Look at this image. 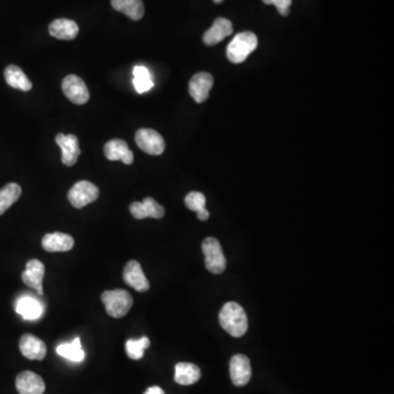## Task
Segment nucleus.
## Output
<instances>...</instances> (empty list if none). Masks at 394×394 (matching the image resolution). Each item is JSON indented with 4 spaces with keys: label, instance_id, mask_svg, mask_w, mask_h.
Masks as SVG:
<instances>
[{
    "label": "nucleus",
    "instance_id": "nucleus-16",
    "mask_svg": "<svg viewBox=\"0 0 394 394\" xmlns=\"http://www.w3.org/2000/svg\"><path fill=\"white\" fill-rule=\"evenodd\" d=\"M233 27L228 19L217 18L210 29L205 32L203 41L206 46H216L218 43L225 40L226 37L233 35Z\"/></svg>",
    "mask_w": 394,
    "mask_h": 394
},
{
    "label": "nucleus",
    "instance_id": "nucleus-20",
    "mask_svg": "<svg viewBox=\"0 0 394 394\" xmlns=\"http://www.w3.org/2000/svg\"><path fill=\"white\" fill-rule=\"evenodd\" d=\"M17 313L24 320H37L42 315L43 307L39 300L32 296H22L16 302Z\"/></svg>",
    "mask_w": 394,
    "mask_h": 394
},
{
    "label": "nucleus",
    "instance_id": "nucleus-24",
    "mask_svg": "<svg viewBox=\"0 0 394 394\" xmlns=\"http://www.w3.org/2000/svg\"><path fill=\"white\" fill-rule=\"evenodd\" d=\"M56 352L61 357L74 362V363H81L85 359V352L82 349L81 341L79 337H76L74 341L70 343H65L61 344L56 348Z\"/></svg>",
    "mask_w": 394,
    "mask_h": 394
},
{
    "label": "nucleus",
    "instance_id": "nucleus-12",
    "mask_svg": "<svg viewBox=\"0 0 394 394\" xmlns=\"http://www.w3.org/2000/svg\"><path fill=\"white\" fill-rule=\"evenodd\" d=\"M214 85V78L208 72H199L194 75L188 85V90L192 98L197 104H203L208 99L209 91Z\"/></svg>",
    "mask_w": 394,
    "mask_h": 394
},
{
    "label": "nucleus",
    "instance_id": "nucleus-6",
    "mask_svg": "<svg viewBox=\"0 0 394 394\" xmlns=\"http://www.w3.org/2000/svg\"><path fill=\"white\" fill-rule=\"evenodd\" d=\"M138 148L151 156H159L164 154L166 148L164 137L158 132L150 128H141L135 135Z\"/></svg>",
    "mask_w": 394,
    "mask_h": 394
},
{
    "label": "nucleus",
    "instance_id": "nucleus-17",
    "mask_svg": "<svg viewBox=\"0 0 394 394\" xmlns=\"http://www.w3.org/2000/svg\"><path fill=\"white\" fill-rule=\"evenodd\" d=\"M104 155L111 161L121 160L125 164H132L134 162V154L128 148L126 141L122 139L108 141L104 146Z\"/></svg>",
    "mask_w": 394,
    "mask_h": 394
},
{
    "label": "nucleus",
    "instance_id": "nucleus-21",
    "mask_svg": "<svg viewBox=\"0 0 394 394\" xmlns=\"http://www.w3.org/2000/svg\"><path fill=\"white\" fill-rule=\"evenodd\" d=\"M201 369L194 364L179 363L175 365V381L181 386H190L201 379Z\"/></svg>",
    "mask_w": 394,
    "mask_h": 394
},
{
    "label": "nucleus",
    "instance_id": "nucleus-29",
    "mask_svg": "<svg viewBox=\"0 0 394 394\" xmlns=\"http://www.w3.org/2000/svg\"><path fill=\"white\" fill-rule=\"evenodd\" d=\"M265 5H274L277 8L278 12L282 16L286 17L289 14V8H290L291 0H263Z\"/></svg>",
    "mask_w": 394,
    "mask_h": 394
},
{
    "label": "nucleus",
    "instance_id": "nucleus-5",
    "mask_svg": "<svg viewBox=\"0 0 394 394\" xmlns=\"http://www.w3.org/2000/svg\"><path fill=\"white\" fill-rule=\"evenodd\" d=\"M100 190L89 181H79L68 192V201L75 208H83L98 199Z\"/></svg>",
    "mask_w": 394,
    "mask_h": 394
},
{
    "label": "nucleus",
    "instance_id": "nucleus-9",
    "mask_svg": "<svg viewBox=\"0 0 394 394\" xmlns=\"http://www.w3.org/2000/svg\"><path fill=\"white\" fill-rule=\"evenodd\" d=\"M123 279L127 285L137 290L138 293H146L150 287V284L146 277L141 265L134 259L125 265Z\"/></svg>",
    "mask_w": 394,
    "mask_h": 394
},
{
    "label": "nucleus",
    "instance_id": "nucleus-26",
    "mask_svg": "<svg viewBox=\"0 0 394 394\" xmlns=\"http://www.w3.org/2000/svg\"><path fill=\"white\" fill-rule=\"evenodd\" d=\"M134 79L132 85L138 93H145L154 87V81L151 79V75L145 66H135L132 70Z\"/></svg>",
    "mask_w": 394,
    "mask_h": 394
},
{
    "label": "nucleus",
    "instance_id": "nucleus-19",
    "mask_svg": "<svg viewBox=\"0 0 394 394\" xmlns=\"http://www.w3.org/2000/svg\"><path fill=\"white\" fill-rule=\"evenodd\" d=\"M48 32L52 37L59 40H74L79 33V28L76 22L69 19H57L48 27Z\"/></svg>",
    "mask_w": 394,
    "mask_h": 394
},
{
    "label": "nucleus",
    "instance_id": "nucleus-14",
    "mask_svg": "<svg viewBox=\"0 0 394 394\" xmlns=\"http://www.w3.org/2000/svg\"><path fill=\"white\" fill-rule=\"evenodd\" d=\"M46 266L39 259H31L27 263L26 270L22 273V282L30 288L35 289L37 294L43 296V277Z\"/></svg>",
    "mask_w": 394,
    "mask_h": 394
},
{
    "label": "nucleus",
    "instance_id": "nucleus-13",
    "mask_svg": "<svg viewBox=\"0 0 394 394\" xmlns=\"http://www.w3.org/2000/svg\"><path fill=\"white\" fill-rule=\"evenodd\" d=\"M130 212L136 219L147 217L160 219L164 216V207L159 205L152 197H146L143 201H134L130 206Z\"/></svg>",
    "mask_w": 394,
    "mask_h": 394
},
{
    "label": "nucleus",
    "instance_id": "nucleus-31",
    "mask_svg": "<svg viewBox=\"0 0 394 394\" xmlns=\"http://www.w3.org/2000/svg\"><path fill=\"white\" fill-rule=\"evenodd\" d=\"M197 218H199V220H201V221H205V220L208 219L209 218L208 210H207V209H204L203 212L199 213V214H197Z\"/></svg>",
    "mask_w": 394,
    "mask_h": 394
},
{
    "label": "nucleus",
    "instance_id": "nucleus-3",
    "mask_svg": "<svg viewBox=\"0 0 394 394\" xmlns=\"http://www.w3.org/2000/svg\"><path fill=\"white\" fill-rule=\"evenodd\" d=\"M101 300L104 302L108 315L115 319L124 317L132 307V296L124 289L104 291L101 295Z\"/></svg>",
    "mask_w": 394,
    "mask_h": 394
},
{
    "label": "nucleus",
    "instance_id": "nucleus-8",
    "mask_svg": "<svg viewBox=\"0 0 394 394\" xmlns=\"http://www.w3.org/2000/svg\"><path fill=\"white\" fill-rule=\"evenodd\" d=\"M55 141L61 149V162L67 167H72L77 164L81 152L78 138L75 135H63L61 132L56 136Z\"/></svg>",
    "mask_w": 394,
    "mask_h": 394
},
{
    "label": "nucleus",
    "instance_id": "nucleus-2",
    "mask_svg": "<svg viewBox=\"0 0 394 394\" xmlns=\"http://www.w3.org/2000/svg\"><path fill=\"white\" fill-rule=\"evenodd\" d=\"M259 41L253 32H242L233 37L227 48V57L231 63H244L248 56L257 48Z\"/></svg>",
    "mask_w": 394,
    "mask_h": 394
},
{
    "label": "nucleus",
    "instance_id": "nucleus-25",
    "mask_svg": "<svg viewBox=\"0 0 394 394\" xmlns=\"http://www.w3.org/2000/svg\"><path fill=\"white\" fill-rule=\"evenodd\" d=\"M21 186L17 183H9L0 188V216L5 214L21 196Z\"/></svg>",
    "mask_w": 394,
    "mask_h": 394
},
{
    "label": "nucleus",
    "instance_id": "nucleus-23",
    "mask_svg": "<svg viewBox=\"0 0 394 394\" xmlns=\"http://www.w3.org/2000/svg\"><path fill=\"white\" fill-rule=\"evenodd\" d=\"M112 7L132 20H141L145 14L141 0H111Z\"/></svg>",
    "mask_w": 394,
    "mask_h": 394
},
{
    "label": "nucleus",
    "instance_id": "nucleus-7",
    "mask_svg": "<svg viewBox=\"0 0 394 394\" xmlns=\"http://www.w3.org/2000/svg\"><path fill=\"white\" fill-rule=\"evenodd\" d=\"M61 89L72 104L82 106V104H87L90 99V93L88 90L85 81L76 75H68L63 78L61 82Z\"/></svg>",
    "mask_w": 394,
    "mask_h": 394
},
{
    "label": "nucleus",
    "instance_id": "nucleus-22",
    "mask_svg": "<svg viewBox=\"0 0 394 394\" xmlns=\"http://www.w3.org/2000/svg\"><path fill=\"white\" fill-rule=\"evenodd\" d=\"M3 75H5L6 82L11 88L22 91L31 90L32 82L30 81L27 75L24 74L23 70L20 67L16 66V65H9L5 69Z\"/></svg>",
    "mask_w": 394,
    "mask_h": 394
},
{
    "label": "nucleus",
    "instance_id": "nucleus-27",
    "mask_svg": "<svg viewBox=\"0 0 394 394\" xmlns=\"http://www.w3.org/2000/svg\"><path fill=\"white\" fill-rule=\"evenodd\" d=\"M149 345H150V341L147 336H143L139 339H128L125 344L127 356L130 359H141L145 354V349L148 348Z\"/></svg>",
    "mask_w": 394,
    "mask_h": 394
},
{
    "label": "nucleus",
    "instance_id": "nucleus-1",
    "mask_svg": "<svg viewBox=\"0 0 394 394\" xmlns=\"http://www.w3.org/2000/svg\"><path fill=\"white\" fill-rule=\"evenodd\" d=\"M221 328L233 337H241L248 330V317L246 311L237 302H227L219 313Z\"/></svg>",
    "mask_w": 394,
    "mask_h": 394
},
{
    "label": "nucleus",
    "instance_id": "nucleus-15",
    "mask_svg": "<svg viewBox=\"0 0 394 394\" xmlns=\"http://www.w3.org/2000/svg\"><path fill=\"white\" fill-rule=\"evenodd\" d=\"M16 386L20 394H43L46 391V384L42 377L32 371L19 373Z\"/></svg>",
    "mask_w": 394,
    "mask_h": 394
},
{
    "label": "nucleus",
    "instance_id": "nucleus-18",
    "mask_svg": "<svg viewBox=\"0 0 394 394\" xmlns=\"http://www.w3.org/2000/svg\"><path fill=\"white\" fill-rule=\"evenodd\" d=\"M75 246V240L72 236L63 233H48L42 239L43 249L50 253L55 252H67Z\"/></svg>",
    "mask_w": 394,
    "mask_h": 394
},
{
    "label": "nucleus",
    "instance_id": "nucleus-10",
    "mask_svg": "<svg viewBox=\"0 0 394 394\" xmlns=\"http://www.w3.org/2000/svg\"><path fill=\"white\" fill-rule=\"evenodd\" d=\"M230 378L237 386H246L252 376L251 364L246 355L237 354L230 359Z\"/></svg>",
    "mask_w": 394,
    "mask_h": 394
},
{
    "label": "nucleus",
    "instance_id": "nucleus-30",
    "mask_svg": "<svg viewBox=\"0 0 394 394\" xmlns=\"http://www.w3.org/2000/svg\"><path fill=\"white\" fill-rule=\"evenodd\" d=\"M144 394H164V392L160 386H150Z\"/></svg>",
    "mask_w": 394,
    "mask_h": 394
},
{
    "label": "nucleus",
    "instance_id": "nucleus-28",
    "mask_svg": "<svg viewBox=\"0 0 394 394\" xmlns=\"http://www.w3.org/2000/svg\"><path fill=\"white\" fill-rule=\"evenodd\" d=\"M186 207L192 212H196V214L203 212L206 209V197L204 194L201 192H190L186 195Z\"/></svg>",
    "mask_w": 394,
    "mask_h": 394
},
{
    "label": "nucleus",
    "instance_id": "nucleus-32",
    "mask_svg": "<svg viewBox=\"0 0 394 394\" xmlns=\"http://www.w3.org/2000/svg\"><path fill=\"white\" fill-rule=\"evenodd\" d=\"M215 3H221L224 0H213Z\"/></svg>",
    "mask_w": 394,
    "mask_h": 394
},
{
    "label": "nucleus",
    "instance_id": "nucleus-4",
    "mask_svg": "<svg viewBox=\"0 0 394 394\" xmlns=\"http://www.w3.org/2000/svg\"><path fill=\"white\" fill-rule=\"evenodd\" d=\"M201 250L205 255V266L212 274H221L227 268L225 254L217 239H205L201 244Z\"/></svg>",
    "mask_w": 394,
    "mask_h": 394
},
{
    "label": "nucleus",
    "instance_id": "nucleus-11",
    "mask_svg": "<svg viewBox=\"0 0 394 394\" xmlns=\"http://www.w3.org/2000/svg\"><path fill=\"white\" fill-rule=\"evenodd\" d=\"M19 348L24 357L30 360H43L48 354L46 343L30 333L24 334L20 339Z\"/></svg>",
    "mask_w": 394,
    "mask_h": 394
}]
</instances>
